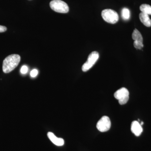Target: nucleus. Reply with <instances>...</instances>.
Returning <instances> with one entry per match:
<instances>
[{"mask_svg": "<svg viewBox=\"0 0 151 151\" xmlns=\"http://www.w3.org/2000/svg\"><path fill=\"white\" fill-rule=\"evenodd\" d=\"M131 131L135 136L139 137L143 132L142 127L137 121H134L131 125Z\"/></svg>", "mask_w": 151, "mask_h": 151, "instance_id": "7", "label": "nucleus"}, {"mask_svg": "<svg viewBox=\"0 0 151 151\" xmlns=\"http://www.w3.org/2000/svg\"><path fill=\"white\" fill-rule=\"evenodd\" d=\"M111 125V121L109 117L104 116L97 122V128L100 132H106L110 129Z\"/></svg>", "mask_w": 151, "mask_h": 151, "instance_id": "6", "label": "nucleus"}, {"mask_svg": "<svg viewBox=\"0 0 151 151\" xmlns=\"http://www.w3.org/2000/svg\"><path fill=\"white\" fill-rule=\"evenodd\" d=\"M101 15L103 19L109 23L114 24L119 21V16L118 13L116 11L111 9L104 10L102 11Z\"/></svg>", "mask_w": 151, "mask_h": 151, "instance_id": "2", "label": "nucleus"}, {"mask_svg": "<svg viewBox=\"0 0 151 151\" xmlns=\"http://www.w3.org/2000/svg\"><path fill=\"white\" fill-rule=\"evenodd\" d=\"M133 39L135 41L140 42H143V37L141 33L138 30L135 29L132 35Z\"/></svg>", "mask_w": 151, "mask_h": 151, "instance_id": "10", "label": "nucleus"}, {"mask_svg": "<svg viewBox=\"0 0 151 151\" xmlns=\"http://www.w3.org/2000/svg\"><path fill=\"white\" fill-rule=\"evenodd\" d=\"M50 6L52 9L60 13H67L69 11V7L66 3L61 0H52Z\"/></svg>", "mask_w": 151, "mask_h": 151, "instance_id": "3", "label": "nucleus"}, {"mask_svg": "<svg viewBox=\"0 0 151 151\" xmlns=\"http://www.w3.org/2000/svg\"><path fill=\"white\" fill-rule=\"evenodd\" d=\"M38 73V70L37 69H33L31 71V76L32 77H35L37 75Z\"/></svg>", "mask_w": 151, "mask_h": 151, "instance_id": "15", "label": "nucleus"}, {"mask_svg": "<svg viewBox=\"0 0 151 151\" xmlns=\"http://www.w3.org/2000/svg\"><path fill=\"white\" fill-rule=\"evenodd\" d=\"M20 60V56L17 54H12L7 57L3 61L4 73H9L14 70L19 65Z\"/></svg>", "mask_w": 151, "mask_h": 151, "instance_id": "1", "label": "nucleus"}, {"mask_svg": "<svg viewBox=\"0 0 151 151\" xmlns=\"http://www.w3.org/2000/svg\"><path fill=\"white\" fill-rule=\"evenodd\" d=\"M28 70V68L26 65H23L22 66L21 68L20 72L22 74H25L27 73Z\"/></svg>", "mask_w": 151, "mask_h": 151, "instance_id": "14", "label": "nucleus"}, {"mask_svg": "<svg viewBox=\"0 0 151 151\" xmlns=\"http://www.w3.org/2000/svg\"><path fill=\"white\" fill-rule=\"evenodd\" d=\"M142 13L148 15H151V6L147 4H143L140 7Z\"/></svg>", "mask_w": 151, "mask_h": 151, "instance_id": "11", "label": "nucleus"}, {"mask_svg": "<svg viewBox=\"0 0 151 151\" xmlns=\"http://www.w3.org/2000/svg\"><path fill=\"white\" fill-rule=\"evenodd\" d=\"M47 137L52 142L57 146H62L64 144V141L62 138L57 137L52 132H48Z\"/></svg>", "mask_w": 151, "mask_h": 151, "instance_id": "8", "label": "nucleus"}, {"mask_svg": "<svg viewBox=\"0 0 151 151\" xmlns=\"http://www.w3.org/2000/svg\"><path fill=\"white\" fill-rule=\"evenodd\" d=\"M122 18L125 20H128L130 19V12L129 10L126 8H124L122 10Z\"/></svg>", "mask_w": 151, "mask_h": 151, "instance_id": "12", "label": "nucleus"}, {"mask_svg": "<svg viewBox=\"0 0 151 151\" xmlns=\"http://www.w3.org/2000/svg\"><path fill=\"white\" fill-rule=\"evenodd\" d=\"M134 47L135 48L138 49H142L144 47L143 42H140L134 41Z\"/></svg>", "mask_w": 151, "mask_h": 151, "instance_id": "13", "label": "nucleus"}, {"mask_svg": "<svg viewBox=\"0 0 151 151\" xmlns=\"http://www.w3.org/2000/svg\"><path fill=\"white\" fill-rule=\"evenodd\" d=\"M99 57V53L97 51L92 52L89 55L87 61L82 66V70L86 72L94 65Z\"/></svg>", "mask_w": 151, "mask_h": 151, "instance_id": "5", "label": "nucleus"}, {"mask_svg": "<svg viewBox=\"0 0 151 151\" xmlns=\"http://www.w3.org/2000/svg\"><path fill=\"white\" fill-rule=\"evenodd\" d=\"M129 91L125 87H122L117 90L114 94V97L119 100L120 105H124L128 102L129 100Z\"/></svg>", "mask_w": 151, "mask_h": 151, "instance_id": "4", "label": "nucleus"}, {"mask_svg": "<svg viewBox=\"0 0 151 151\" xmlns=\"http://www.w3.org/2000/svg\"><path fill=\"white\" fill-rule=\"evenodd\" d=\"M139 19L141 22L147 27L151 26V20L149 15L141 12L139 14Z\"/></svg>", "mask_w": 151, "mask_h": 151, "instance_id": "9", "label": "nucleus"}, {"mask_svg": "<svg viewBox=\"0 0 151 151\" xmlns=\"http://www.w3.org/2000/svg\"><path fill=\"white\" fill-rule=\"evenodd\" d=\"M7 30L6 27L0 25V32H4Z\"/></svg>", "mask_w": 151, "mask_h": 151, "instance_id": "16", "label": "nucleus"}]
</instances>
